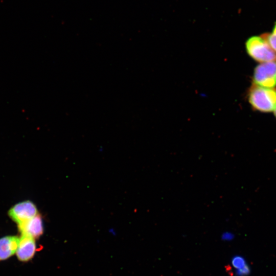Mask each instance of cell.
I'll use <instances>...</instances> for the list:
<instances>
[{"mask_svg": "<svg viewBox=\"0 0 276 276\" xmlns=\"http://www.w3.org/2000/svg\"><path fill=\"white\" fill-rule=\"evenodd\" d=\"M248 101L255 109L271 112L276 109V89L264 87L254 84L248 94Z\"/></svg>", "mask_w": 276, "mask_h": 276, "instance_id": "1", "label": "cell"}, {"mask_svg": "<svg viewBox=\"0 0 276 276\" xmlns=\"http://www.w3.org/2000/svg\"><path fill=\"white\" fill-rule=\"evenodd\" d=\"M245 48L249 56L257 61H276V52L262 35L249 37L245 42Z\"/></svg>", "mask_w": 276, "mask_h": 276, "instance_id": "2", "label": "cell"}, {"mask_svg": "<svg viewBox=\"0 0 276 276\" xmlns=\"http://www.w3.org/2000/svg\"><path fill=\"white\" fill-rule=\"evenodd\" d=\"M254 82L262 87L273 88L276 85V61L258 65L254 70Z\"/></svg>", "mask_w": 276, "mask_h": 276, "instance_id": "3", "label": "cell"}, {"mask_svg": "<svg viewBox=\"0 0 276 276\" xmlns=\"http://www.w3.org/2000/svg\"><path fill=\"white\" fill-rule=\"evenodd\" d=\"M9 216L16 222L21 224L32 219L37 214L35 204L30 201H25L15 204L8 212Z\"/></svg>", "mask_w": 276, "mask_h": 276, "instance_id": "4", "label": "cell"}, {"mask_svg": "<svg viewBox=\"0 0 276 276\" xmlns=\"http://www.w3.org/2000/svg\"><path fill=\"white\" fill-rule=\"evenodd\" d=\"M35 250L34 238L27 235L21 234L16 252L18 259L21 261H27L33 257Z\"/></svg>", "mask_w": 276, "mask_h": 276, "instance_id": "5", "label": "cell"}, {"mask_svg": "<svg viewBox=\"0 0 276 276\" xmlns=\"http://www.w3.org/2000/svg\"><path fill=\"white\" fill-rule=\"evenodd\" d=\"M21 234L30 236L34 238L40 236L43 232L42 220L40 215L35 217L21 224L18 225Z\"/></svg>", "mask_w": 276, "mask_h": 276, "instance_id": "6", "label": "cell"}, {"mask_svg": "<svg viewBox=\"0 0 276 276\" xmlns=\"http://www.w3.org/2000/svg\"><path fill=\"white\" fill-rule=\"evenodd\" d=\"M19 238L16 236H6L0 239V260H6L17 251Z\"/></svg>", "mask_w": 276, "mask_h": 276, "instance_id": "7", "label": "cell"}, {"mask_svg": "<svg viewBox=\"0 0 276 276\" xmlns=\"http://www.w3.org/2000/svg\"><path fill=\"white\" fill-rule=\"evenodd\" d=\"M262 36L265 39L271 48L276 52V21L274 24L271 32L269 34H263Z\"/></svg>", "mask_w": 276, "mask_h": 276, "instance_id": "8", "label": "cell"}, {"mask_svg": "<svg viewBox=\"0 0 276 276\" xmlns=\"http://www.w3.org/2000/svg\"><path fill=\"white\" fill-rule=\"evenodd\" d=\"M232 263L233 266L238 268L239 270L241 269L246 266L244 260L242 257L239 256L234 258Z\"/></svg>", "mask_w": 276, "mask_h": 276, "instance_id": "9", "label": "cell"}, {"mask_svg": "<svg viewBox=\"0 0 276 276\" xmlns=\"http://www.w3.org/2000/svg\"><path fill=\"white\" fill-rule=\"evenodd\" d=\"M274 115H275V116L276 117V109H275V110H274Z\"/></svg>", "mask_w": 276, "mask_h": 276, "instance_id": "10", "label": "cell"}]
</instances>
